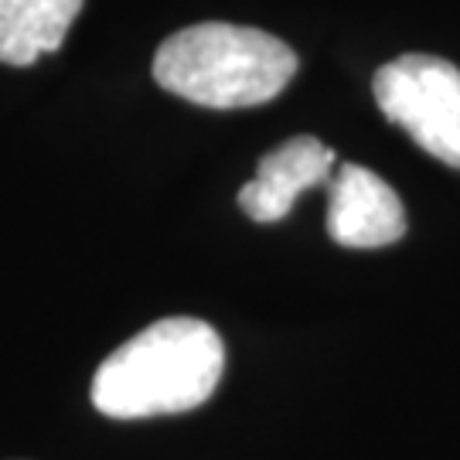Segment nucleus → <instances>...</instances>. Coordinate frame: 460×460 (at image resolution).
Returning a JSON list of instances; mask_svg holds the SVG:
<instances>
[{
  "instance_id": "f03ea898",
  "label": "nucleus",
  "mask_w": 460,
  "mask_h": 460,
  "mask_svg": "<svg viewBox=\"0 0 460 460\" xmlns=\"http://www.w3.org/2000/svg\"><path fill=\"white\" fill-rule=\"evenodd\" d=\"M296 66L294 49L273 34L208 21L167 38L154 55V79L195 106L249 110L277 99Z\"/></svg>"
},
{
  "instance_id": "f257e3e1",
  "label": "nucleus",
  "mask_w": 460,
  "mask_h": 460,
  "mask_svg": "<svg viewBox=\"0 0 460 460\" xmlns=\"http://www.w3.org/2000/svg\"><path fill=\"white\" fill-rule=\"evenodd\" d=\"M226 368V345L208 321L164 317L133 334L96 368L93 406L113 420L188 412L208 402Z\"/></svg>"
},
{
  "instance_id": "423d86ee",
  "label": "nucleus",
  "mask_w": 460,
  "mask_h": 460,
  "mask_svg": "<svg viewBox=\"0 0 460 460\" xmlns=\"http://www.w3.org/2000/svg\"><path fill=\"white\" fill-rule=\"evenodd\" d=\"M83 0H0V62L34 66L62 49Z\"/></svg>"
},
{
  "instance_id": "39448f33",
  "label": "nucleus",
  "mask_w": 460,
  "mask_h": 460,
  "mask_svg": "<svg viewBox=\"0 0 460 460\" xmlns=\"http://www.w3.org/2000/svg\"><path fill=\"white\" fill-rule=\"evenodd\" d=\"M331 167H334V150L324 147L317 137H294L260 161L256 178L239 191V208L252 222L263 226L279 222L290 215L294 201L307 188L331 181Z\"/></svg>"
},
{
  "instance_id": "7ed1b4c3",
  "label": "nucleus",
  "mask_w": 460,
  "mask_h": 460,
  "mask_svg": "<svg viewBox=\"0 0 460 460\" xmlns=\"http://www.w3.org/2000/svg\"><path fill=\"white\" fill-rule=\"evenodd\" d=\"M376 102L429 157L460 171V68L437 55H399L376 72Z\"/></svg>"
},
{
  "instance_id": "20e7f679",
  "label": "nucleus",
  "mask_w": 460,
  "mask_h": 460,
  "mask_svg": "<svg viewBox=\"0 0 460 460\" xmlns=\"http://www.w3.org/2000/svg\"><path fill=\"white\" fill-rule=\"evenodd\" d=\"M328 235L345 249H382L406 235L402 201L368 167L345 164L331 178Z\"/></svg>"
}]
</instances>
